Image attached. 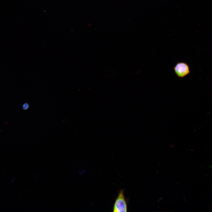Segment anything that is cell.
Segmentation results:
<instances>
[{
  "instance_id": "7a4b0ae2",
  "label": "cell",
  "mask_w": 212,
  "mask_h": 212,
  "mask_svg": "<svg viewBox=\"0 0 212 212\" xmlns=\"http://www.w3.org/2000/svg\"><path fill=\"white\" fill-rule=\"evenodd\" d=\"M175 74L178 77L183 78L190 72L189 67L186 63L179 62L176 63L174 68Z\"/></svg>"
},
{
  "instance_id": "6da1fadb",
  "label": "cell",
  "mask_w": 212,
  "mask_h": 212,
  "mask_svg": "<svg viewBox=\"0 0 212 212\" xmlns=\"http://www.w3.org/2000/svg\"><path fill=\"white\" fill-rule=\"evenodd\" d=\"M113 211L114 212H126L127 211V204L122 190L120 191L115 201Z\"/></svg>"
},
{
  "instance_id": "277c9868",
  "label": "cell",
  "mask_w": 212,
  "mask_h": 212,
  "mask_svg": "<svg viewBox=\"0 0 212 212\" xmlns=\"http://www.w3.org/2000/svg\"><path fill=\"white\" fill-rule=\"evenodd\" d=\"M15 179V177H14L12 178V179L10 181V183L11 184V183H12L14 181V180Z\"/></svg>"
},
{
  "instance_id": "5b68a950",
  "label": "cell",
  "mask_w": 212,
  "mask_h": 212,
  "mask_svg": "<svg viewBox=\"0 0 212 212\" xmlns=\"http://www.w3.org/2000/svg\"><path fill=\"white\" fill-rule=\"evenodd\" d=\"M33 175L35 179H36L37 178V175L36 174H33Z\"/></svg>"
},
{
  "instance_id": "3957f363",
  "label": "cell",
  "mask_w": 212,
  "mask_h": 212,
  "mask_svg": "<svg viewBox=\"0 0 212 212\" xmlns=\"http://www.w3.org/2000/svg\"><path fill=\"white\" fill-rule=\"evenodd\" d=\"M30 107V105L29 103L25 102L22 105V109L24 110H26L28 109Z\"/></svg>"
}]
</instances>
